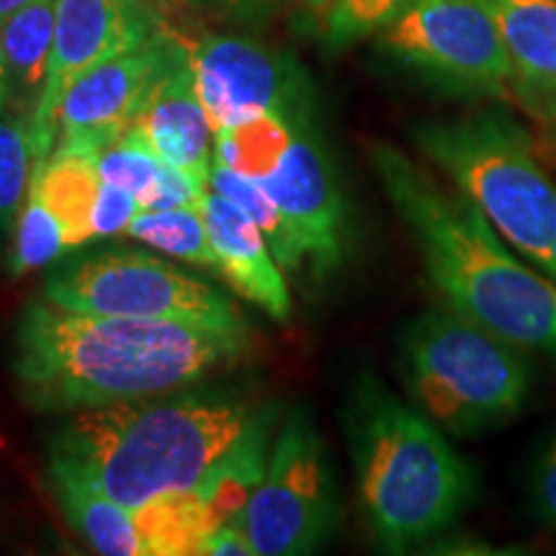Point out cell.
<instances>
[{"label": "cell", "mask_w": 556, "mask_h": 556, "mask_svg": "<svg viewBox=\"0 0 556 556\" xmlns=\"http://www.w3.org/2000/svg\"><path fill=\"white\" fill-rule=\"evenodd\" d=\"M340 420L366 523L384 552L428 544L475 503L477 477L467 458L377 374L353 381Z\"/></svg>", "instance_id": "cell-4"}, {"label": "cell", "mask_w": 556, "mask_h": 556, "mask_svg": "<svg viewBox=\"0 0 556 556\" xmlns=\"http://www.w3.org/2000/svg\"><path fill=\"white\" fill-rule=\"evenodd\" d=\"M197 3L232 24H261L276 9V0H197Z\"/></svg>", "instance_id": "cell-31"}, {"label": "cell", "mask_w": 556, "mask_h": 556, "mask_svg": "<svg viewBox=\"0 0 556 556\" xmlns=\"http://www.w3.org/2000/svg\"><path fill=\"white\" fill-rule=\"evenodd\" d=\"M65 250L67 238L60 219L29 189V197H26L24 208H21L16 219V235H13V250L9 261L11 276H24L50 266Z\"/></svg>", "instance_id": "cell-25"}, {"label": "cell", "mask_w": 556, "mask_h": 556, "mask_svg": "<svg viewBox=\"0 0 556 556\" xmlns=\"http://www.w3.org/2000/svg\"><path fill=\"white\" fill-rule=\"evenodd\" d=\"M258 184L281 208L315 274L336 268L343 261L345 204L315 116L294 124L287 152Z\"/></svg>", "instance_id": "cell-13"}, {"label": "cell", "mask_w": 556, "mask_h": 556, "mask_svg": "<svg viewBox=\"0 0 556 556\" xmlns=\"http://www.w3.org/2000/svg\"><path fill=\"white\" fill-rule=\"evenodd\" d=\"M29 189L60 219L65 229L67 250L93 240L90 219H93V206L101 189L93 160L52 152L50 157L37 163Z\"/></svg>", "instance_id": "cell-20"}, {"label": "cell", "mask_w": 556, "mask_h": 556, "mask_svg": "<svg viewBox=\"0 0 556 556\" xmlns=\"http://www.w3.org/2000/svg\"><path fill=\"white\" fill-rule=\"evenodd\" d=\"M276 409L261 407L248 420L238 441L217 458L204 479L189 492V500L206 536L225 523H242V513L255 486L266 475Z\"/></svg>", "instance_id": "cell-17"}, {"label": "cell", "mask_w": 556, "mask_h": 556, "mask_svg": "<svg viewBox=\"0 0 556 556\" xmlns=\"http://www.w3.org/2000/svg\"><path fill=\"white\" fill-rule=\"evenodd\" d=\"M127 129H135L163 163L208 180L214 129L197 93L189 52L160 78Z\"/></svg>", "instance_id": "cell-15"}, {"label": "cell", "mask_w": 556, "mask_h": 556, "mask_svg": "<svg viewBox=\"0 0 556 556\" xmlns=\"http://www.w3.org/2000/svg\"><path fill=\"white\" fill-rule=\"evenodd\" d=\"M129 238L152 245L170 258L217 270V253L208 240L201 208H163V212H137L127 227Z\"/></svg>", "instance_id": "cell-24"}, {"label": "cell", "mask_w": 556, "mask_h": 556, "mask_svg": "<svg viewBox=\"0 0 556 556\" xmlns=\"http://www.w3.org/2000/svg\"><path fill=\"white\" fill-rule=\"evenodd\" d=\"M248 351V330L86 315L45 294L21 309L11 368L39 413L93 409L197 384Z\"/></svg>", "instance_id": "cell-1"}, {"label": "cell", "mask_w": 556, "mask_h": 556, "mask_svg": "<svg viewBox=\"0 0 556 556\" xmlns=\"http://www.w3.org/2000/svg\"><path fill=\"white\" fill-rule=\"evenodd\" d=\"M368 160L422 255L448 307L516 348L556 361V283L518 261L497 229L462 191L451 193L392 144H371Z\"/></svg>", "instance_id": "cell-2"}, {"label": "cell", "mask_w": 556, "mask_h": 556, "mask_svg": "<svg viewBox=\"0 0 556 556\" xmlns=\"http://www.w3.org/2000/svg\"><path fill=\"white\" fill-rule=\"evenodd\" d=\"M340 518L328 448L307 407L283 417L268 467L250 495L242 528L261 556H304L325 546Z\"/></svg>", "instance_id": "cell-9"}, {"label": "cell", "mask_w": 556, "mask_h": 556, "mask_svg": "<svg viewBox=\"0 0 556 556\" xmlns=\"http://www.w3.org/2000/svg\"><path fill=\"white\" fill-rule=\"evenodd\" d=\"M397 374L413 407L456 438L513 420L531 377L510 340L456 309H428L397 338Z\"/></svg>", "instance_id": "cell-5"}, {"label": "cell", "mask_w": 556, "mask_h": 556, "mask_svg": "<svg viewBox=\"0 0 556 556\" xmlns=\"http://www.w3.org/2000/svg\"><path fill=\"white\" fill-rule=\"evenodd\" d=\"M45 296L86 315L248 330L240 312L217 287L142 250H103L60 263L47 276Z\"/></svg>", "instance_id": "cell-7"}, {"label": "cell", "mask_w": 556, "mask_h": 556, "mask_svg": "<svg viewBox=\"0 0 556 556\" xmlns=\"http://www.w3.org/2000/svg\"><path fill=\"white\" fill-rule=\"evenodd\" d=\"M37 163L39 144L31 119L5 109L0 114V248L16 229Z\"/></svg>", "instance_id": "cell-22"}, {"label": "cell", "mask_w": 556, "mask_h": 556, "mask_svg": "<svg viewBox=\"0 0 556 556\" xmlns=\"http://www.w3.org/2000/svg\"><path fill=\"white\" fill-rule=\"evenodd\" d=\"M201 554L212 556H253L255 548L250 544L242 523H225L212 531L201 546Z\"/></svg>", "instance_id": "cell-32"}, {"label": "cell", "mask_w": 556, "mask_h": 556, "mask_svg": "<svg viewBox=\"0 0 556 556\" xmlns=\"http://www.w3.org/2000/svg\"><path fill=\"white\" fill-rule=\"evenodd\" d=\"M186 52L189 45L163 29L142 47L78 75L58 106V144L52 152L96 160L127 131L152 88Z\"/></svg>", "instance_id": "cell-11"}, {"label": "cell", "mask_w": 556, "mask_h": 556, "mask_svg": "<svg viewBox=\"0 0 556 556\" xmlns=\"http://www.w3.org/2000/svg\"><path fill=\"white\" fill-rule=\"evenodd\" d=\"M201 217L217 253V270L229 287L276 323H287L291 315L289 287L258 225L240 206L208 189L201 199Z\"/></svg>", "instance_id": "cell-14"}, {"label": "cell", "mask_w": 556, "mask_h": 556, "mask_svg": "<svg viewBox=\"0 0 556 556\" xmlns=\"http://www.w3.org/2000/svg\"><path fill=\"white\" fill-rule=\"evenodd\" d=\"M9 103H11V78H9V65H5L3 41H0V114L9 109Z\"/></svg>", "instance_id": "cell-33"}, {"label": "cell", "mask_w": 556, "mask_h": 556, "mask_svg": "<svg viewBox=\"0 0 556 556\" xmlns=\"http://www.w3.org/2000/svg\"><path fill=\"white\" fill-rule=\"evenodd\" d=\"M554 135H556V131H554Z\"/></svg>", "instance_id": "cell-37"}, {"label": "cell", "mask_w": 556, "mask_h": 556, "mask_svg": "<svg viewBox=\"0 0 556 556\" xmlns=\"http://www.w3.org/2000/svg\"><path fill=\"white\" fill-rule=\"evenodd\" d=\"M304 5H309V9H325V5L330 3V0H302Z\"/></svg>", "instance_id": "cell-35"}, {"label": "cell", "mask_w": 556, "mask_h": 556, "mask_svg": "<svg viewBox=\"0 0 556 556\" xmlns=\"http://www.w3.org/2000/svg\"><path fill=\"white\" fill-rule=\"evenodd\" d=\"M34 3V0H0V21H5L13 13L26 9V5Z\"/></svg>", "instance_id": "cell-34"}, {"label": "cell", "mask_w": 556, "mask_h": 556, "mask_svg": "<svg viewBox=\"0 0 556 556\" xmlns=\"http://www.w3.org/2000/svg\"><path fill=\"white\" fill-rule=\"evenodd\" d=\"M415 0H330L325 16V39L332 50L379 34Z\"/></svg>", "instance_id": "cell-27"}, {"label": "cell", "mask_w": 556, "mask_h": 556, "mask_svg": "<svg viewBox=\"0 0 556 556\" xmlns=\"http://www.w3.org/2000/svg\"><path fill=\"white\" fill-rule=\"evenodd\" d=\"M206 180L184 168L163 163L155 186L139 201V212H163V208H201Z\"/></svg>", "instance_id": "cell-28"}, {"label": "cell", "mask_w": 556, "mask_h": 556, "mask_svg": "<svg viewBox=\"0 0 556 556\" xmlns=\"http://www.w3.org/2000/svg\"><path fill=\"white\" fill-rule=\"evenodd\" d=\"M0 41L11 78L9 109L34 119L52 58L54 0H34L26 9L0 21Z\"/></svg>", "instance_id": "cell-19"}, {"label": "cell", "mask_w": 556, "mask_h": 556, "mask_svg": "<svg viewBox=\"0 0 556 556\" xmlns=\"http://www.w3.org/2000/svg\"><path fill=\"white\" fill-rule=\"evenodd\" d=\"M160 3H163V0H160ZM165 3H168V0H165Z\"/></svg>", "instance_id": "cell-36"}, {"label": "cell", "mask_w": 556, "mask_h": 556, "mask_svg": "<svg viewBox=\"0 0 556 556\" xmlns=\"http://www.w3.org/2000/svg\"><path fill=\"white\" fill-rule=\"evenodd\" d=\"M189 58L214 131L263 114H276L289 124L315 116L307 70L287 52L238 34H206L189 47Z\"/></svg>", "instance_id": "cell-10"}, {"label": "cell", "mask_w": 556, "mask_h": 556, "mask_svg": "<svg viewBox=\"0 0 556 556\" xmlns=\"http://www.w3.org/2000/svg\"><path fill=\"white\" fill-rule=\"evenodd\" d=\"M93 163L103 184L119 186L131 197H137V201L148 197L152 186H155L160 168H163V160L155 155V150L135 129H127L114 144L101 150Z\"/></svg>", "instance_id": "cell-26"}, {"label": "cell", "mask_w": 556, "mask_h": 556, "mask_svg": "<svg viewBox=\"0 0 556 556\" xmlns=\"http://www.w3.org/2000/svg\"><path fill=\"white\" fill-rule=\"evenodd\" d=\"M255 409L238 389L173 392L83 409L52 438L90 482L131 513L189 495L238 441Z\"/></svg>", "instance_id": "cell-3"}, {"label": "cell", "mask_w": 556, "mask_h": 556, "mask_svg": "<svg viewBox=\"0 0 556 556\" xmlns=\"http://www.w3.org/2000/svg\"><path fill=\"white\" fill-rule=\"evenodd\" d=\"M163 21L148 0H54V41L47 86L34 114L39 163L58 144V106L70 83L116 54L142 47Z\"/></svg>", "instance_id": "cell-12"}, {"label": "cell", "mask_w": 556, "mask_h": 556, "mask_svg": "<svg viewBox=\"0 0 556 556\" xmlns=\"http://www.w3.org/2000/svg\"><path fill=\"white\" fill-rule=\"evenodd\" d=\"M208 191L219 193L222 199L232 201L235 206H240L250 219L258 225V229L266 238L270 253L281 270H299L304 258V250L299 245L296 235L291 232L289 222L283 219L281 208L274 204V199L268 197L266 189L258 180L240 176V173L229 170L227 165H222L219 160L212 157V168H208Z\"/></svg>", "instance_id": "cell-21"}, {"label": "cell", "mask_w": 556, "mask_h": 556, "mask_svg": "<svg viewBox=\"0 0 556 556\" xmlns=\"http://www.w3.org/2000/svg\"><path fill=\"white\" fill-rule=\"evenodd\" d=\"M389 60L438 93L505 99L510 60L486 0H415L379 31Z\"/></svg>", "instance_id": "cell-8"}, {"label": "cell", "mask_w": 556, "mask_h": 556, "mask_svg": "<svg viewBox=\"0 0 556 556\" xmlns=\"http://www.w3.org/2000/svg\"><path fill=\"white\" fill-rule=\"evenodd\" d=\"M528 505L541 523L556 531V433L541 446L528 475Z\"/></svg>", "instance_id": "cell-29"}, {"label": "cell", "mask_w": 556, "mask_h": 556, "mask_svg": "<svg viewBox=\"0 0 556 556\" xmlns=\"http://www.w3.org/2000/svg\"><path fill=\"white\" fill-rule=\"evenodd\" d=\"M294 124L276 114H263L238 127L214 131V160L240 176L263 180L287 152Z\"/></svg>", "instance_id": "cell-23"}, {"label": "cell", "mask_w": 556, "mask_h": 556, "mask_svg": "<svg viewBox=\"0 0 556 556\" xmlns=\"http://www.w3.org/2000/svg\"><path fill=\"white\" fill-rule=\"evenodd\" d=\"M510 60V93L556 124V0H486Z\"/></svg>", "instance_id": "cell-16"}, {"label": "cell", "mask_w": 556, "mask_h": 556, "mask_svg": "<svg viewBox=\"0 0 556 556\" xmlns=\"http://www.w3.org/2000/svg\"><path fill=\"white\" fill-rule=\"evenodd\" d=\"M139 201L131 197L129 191L119 189V186L103 184L99 189V199L93 206V219H90V229H93V240L99 238H116V235L127 232L129 222L137 217Z\"/></svg>", "instance_id": "cell-30"}, {"label": "cell", "mask_w": 556, "mask_h": 556, "mask_svg": "<svg viewBox=\"0 0 556 556\" xmlns=\"http://www.w3.org/2000/svg\"><path fill=\"white\" fill-rule=\"evenodd\" d=\"M50 482L70 523L93 552L106 556H150L139 520L111 500L67 456L50 448Z\"/></svg>", "instance_id": "cell-18"}, {"label": "cell", "mask_w": 556, "mask_h": 556, "mask_svg": "<svg viewBox=\"0 0 556 556\" xmlns=\"http://www.w3.org/2000/svg\"><path fill=\"white\" fill-rule=\"evenodd\" d=\"M417 150L458 186L497 235L556 283V186L523 129L495 111L413 129Z\"/></svg>", "instance_id": "cell-6"}]
</instances>
